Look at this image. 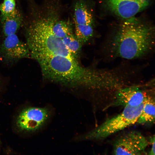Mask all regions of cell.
Returning <instances> with one entry per match:
<instances>
[{
	"label": "cell",
	"mask_w": 155,
	"mask_h": 155,
	"mask_svg": "<svg viewBox=\"0 0 155 155\" xmlns=\"http://www.w3.org/2000/svg\"><path fill=\"white\" fill-rule=\"evenodd\" d=\"M38 62L45 78L70 87L93 90L100 96L107 92L113 82L111 69L84 67L78 61L65 57H47Z\"/></svg>",
	"instance_id": "obj_1"
},
{
	"label": "cell",
	"mask_w": 155,
	"mask_h": 155,
	"mask_svg": "<svg viewBox=\"0 0 155 155\" xmlns=\"http://www.w3.org/2000/svg\"><path fill=\"white\" fill-rule=\"evenodd\" d=\"M154 44L153 29L132 17L124 22L102 46V55L109 61L118 58L142 59L153 53Z\"/></svg>",
	"instance_id": "obj_2"
},
{
	"label": "cell",
	"mask_w": 155,
	"mask_h": 155,
	"mask_svg": "<svg viewBox=\"0 0 155 155\" xmlns=\"http://www.w3.org/2000/svg\"><path fill=\"white\" fill-rule=\"evenodd\" d=\"M55 15L48 11L33 21L26 32V44L31 58L37 61L55 56L67 57L78 61L71 55L62 39L53 33L52 27Z\"/></svg>",
	"instance_id": "obj_3"
},
{
	"label": "cell",
	"mask_w": 155,
	"mask_h": 155,
	"mask_svg": "<svg viewBox=\"0 0 155 155\" xmlns=\"http://www.w3.org/2000/svg\"><path fill=\"white\" fill-rule=\"evenodd\" d=\"M144 102L137 106L124 107L120 113L107 119L97 127L80 136L79 139L102 140L135 124L141 113Z\"/></svg>",
	"instance_id": "obj_4"
},
{
	"label": "cell",
	"mask_w": 155,
	"mask_h": 155,
	"mask_svg": "<svg viewBox=\"0 0 155 155\" xmlns=\"http://www.w3.org/2000/svg\"><path fill=\"white\" fill-rule=\"evenodd\" d=\"M154 80L145 83H128L120 88L110 106L111 107L136 106L143 103L154 90Z\"/></svg>",
	"instance_id": "obj_5"
},
{
	"label": "cell",
	"mask_w": 155,
	"mask_h": 155,
	"mask_svg": "<svg viewBox=\"0 0 155 155\" xmlns=\"http://www.w3.org/2000/svg\"><path fill=\"white\" fill-rule=\"evenodd\" d=\"M149 140L141 132L131 131L120 135L114 141V155H141L145 153Z\"/></svg>",
	"instance_id": "obj_6"
},
{
	"label": "cell",
	"mask_w": 155,
	"mask_h": 155,
	"mask_svg": "<svg viewBox=\"0 0 155 155\" xmlns=\"http://www.w3.org/2000/svg\"><path fill=\"white\" fill-rule=\"evenodd\" d=\"M51 110L48 107H30L23 110L18 115L16 125L20 130L34 131L42 127L50 118Z\"/></svg>",
	"instance_id": "obj_7"
},
{
	"label": "cell",
	"mask_w": 155,
	"mask_h": 155,
	"mask_svg": "<svg viewBox=\"0 0 155 155\" xmlns=\"http://www.w3.org/2000/svg\"><path fill=\"white\" fill-rule=\"evenodd\" d=\"M6 37L0 47V56L3 60L13 62L31 58L27 45L20 40L15 34Z\"/></svg>",
	"instance_id": "obj_8"
},
{
	"label": "cell",
	"mask_w": 155,
	"mask_h": 155,
	"mask_svg": "<svg viewBox=\"0 0 155 155\" xmlns=\"http://www.w3.org/2000/svg\"><path fill=\"white\" fill-rule=\"evenodd\" d=\"M109 9L120 17H133L149 5L150 0H107Z\"/></svg>",
	"instance_id": "obj_9"
},
{
	"label": "cell",
	"mask_w": 155,
	"mask_h": 155,
	"mask_svg": "<svg viewBox=\"0 0 155 155\" xmlns=\"http://www.w3.org/2000/svg\"><path fill=\"white\" fill-rule=\"evenodd\" d=\"M22 20V15L16 9L8 15L1 16L3 31L5 36L15 34L20 27Z\"/></svg>",
	"instance_id": "obj_10"
},
{
	"label": "cell",
	"mask_w": 155,
	"mask_h": 155,
	"mask_svg": "<svg viewBox=\"0 0 155 155\" xmlns=\"http://www.w3.org/2000/svg\"><path fill=\"white\" fill-rule=\"evenodd\" d=\"M73 19L75 24H92L93 16L84 1L80 0L74 5Z\"/></svg>",
	"instance_id": "obj_11"
},
{
	"label": "cell",
	"mask_w": 155,
	"mask_h": 155,
	"mask_svg": "<svg viewBox=\"0 0 155 155\" xmlns=\"http://www.w3.org/2000/svg\"><path fill=\"white\" fill-rule=\"evenodd\" d=\"M154 93L147 97L136 123L139 124H153L155 123V98Z\"/></svg>",
	"instance_id": "obj_12"
},
{
	"label": "cell",
	"mask_w": 155,
	"mask_h": 155,
	"mask_svg": "<svg viewBox=\"0 0 155 155\" xmlns=\"http://www.w3.org/2000/svg\"><path fill=\"white\" fill-rule=\"evenodd\" d=\"M60 11L55 19L52 27L54 34L57 37L62 39L66 36L73 34V29L67 21L60 19Z\"/></svg>",
	"instance_id": "obj_13"
},
{
	"label": "cell",
	"mask_w": 155,
	"mask_h": 155,
	"mask_svg": "<svg viewBox=\"0 0 155 155\" xmlns=\"http://www.w3.org/2000/svg\"><path fill=\"white\" fill-rule=\"evenodd\" d=\"M93 24H75V36L82 44L86 43L93 37Z\"/></svg>",
	"instance_id": "obj_14"
},
{
	"label": "cell",
	"mask_w": 155,
	"mask_h": 155,
	"mask_svg": "<svg viewBox=\"0 0 155 155\" xmlns=\"http://www.w3.org/2000/svg\"><path fill=\"white\" fill-rule=\"evenodd\" d=\"M62 39L71 55L77 60L80 53L82 44L73 34L66 36Z\"/></svg>",
	"instance_id": "obj_15"
},
{
	"label": "cell",
	"mask_w": 155,
	"mask_h": 155,
	"mask_svg": "<svg viewBox=\"0 0 155 155\" xmlns=\"http://www.w3.org/2000/svg\"><path fill=\"white\" fill-rule=\"evenodd\" d=\"M15 0H4L0 6L1 16H6L13 13L16 9Z\"/></svg>",
	"instance_id": "obj_16"
},
{
	"label": "cell",
	"mask_w": 155,
	"mask_h": 155,
	"mask_svg": "<svg viewBox=\"0 0 155 155\" xmlns=\"http://www.w3.org/2000/svg\"><path fill=\"white\" fill-rule=\"evenodd\" d=\"M149 141V143L151 144V147L148 154L151 155H154L155 154L154 135L151 137Z\"/></svg>",
	"instance_id": "obj_17"
}]
</instances>
